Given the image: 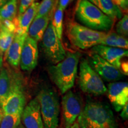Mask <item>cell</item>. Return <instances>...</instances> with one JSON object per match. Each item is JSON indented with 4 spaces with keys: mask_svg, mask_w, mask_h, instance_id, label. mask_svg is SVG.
Listing matches in <instances>:
<instances>
[{
    "mask_svg": "<svg viewBox=\"0 0 128 128\" xmlns=\"http://www.w3.org/2000/svg\"><path fill=\"white\" fill-rule=\"evenodd\" d=\"M76 122L81 128H118L113 112L106 104L88 101Z\"/></svg>",
    "mask_w": 128,
    "mask_h": 128,
    "instance_id": "obj_1",
    "label": "cell"
},
{
    "mask_svg": "<svg viewBox=\"0 0 128 128\" xmlns=\"http://www.w3.org/2000/svg\"><path fill=\"white\" fill-rule=\"evenodd\" d=\"M81 54L68 52L62 61L48 67L49 76L62 94H65L74 86Z\"/></svg>",
    "mask_w": 128,
    "mask_h": 128,
    "instance_id": "obj_2",
    "label": "cell"
},
{
    "mask_svg": "<svg viewBox=\"0 0 128 128\" xmlns=\"http://www.w3.org/2000/svg\"><path fill=\"white\" fill-rule=\"evenodd\" d=\"M76 18L81 25L102 32L109 31L114 22L88 0L80 1L76 11Z\"/></svg>",
    "mask_w": 128,
    "mask_h": 128,
    "instance_id": "obj_3",
    "label": "cell"
},
{
    "mask_svg": "<svg viewBox=\"0 0 128 128\" xmlns=\"http://www.w3.org/2000/svg\"><path fill=\"white\" fill-rule=\"evenodd\" d=\"M66 33L71 44L80 49L101 44L106 34L104 32L90 29L71 20L66 23Z\"/></svg>",
    "mask_w": 128,
    "mask_h": 128,
    "instance_id": "obj_4",
    "label": "cell"
},
{
    "mask_svg": "<svg viewBox=\"0 0 128 128\" xmlns=\"http://www.w3.org/2000/svg\"><path fill=\"white\" fill-rule=\"evenodd\" d=\"M36 97L40 106L44 128H58L60 105L56 92L52 88L44 87Z\"/></svg>",
    "mask_w": 128,
    "mask_h": 128,
    "instance_id": "obj_5",
    "label": "cell"
},
{
    "mask_svg": "<svg viewBox=\"0 0 128 128\" xmlns=\"http://www.w3.org/2000/svg\"><path fill=\"white\" fill-rule=\"evenodd\" d=\"M78 84L83 92L92 96H102L107 92L103 80L86 59L80 64Z\"/></svg>",
    "mask_w": 128,
    "mask_h": 128,
    "instance_id": "obj_6",
    "label": "cell"
},
{
    "mask_svg": "<svg viewBox=\"0 0 128 128\" xmlns=\"http://www.w3.org/2000/svg\"><path fill=\"white\" fill-rule=\"evenodd\" d=\"M42 40L44 55L51 63L58 64L66 56V51L62 40L58 36L52 19L49 22Z\"/></svg>",
    "mask_w": 128,
    "mask_h": 128,
    "instance_id": "obj_7",
    "label": "cell"
},
{
    "mask_svg": "<svg viewBox=\"0 0 128 128\" xmlns=\"http://www.w3.org/2000/svg\"><path fill=\"white\" fill-rule=\"evenodd\" d=\"M26 106V96L22 78L16 74L12 92L1 107L4 114H22Z\"/></svg>",
    "mask_w": 128,
    "mask_h": 128,
    "instance_id": "obj_8",
    "label": "cell"
},
{
    "mask_svg": "<svg viewBox=\"0 0 128 128\" xmlns=\"http://www.w3.org/2000/svg\"><path fill=\"white\" fill-rule=\"evenodd\" d=\"M61 104L64 128H70L82 112V101L79 96L69 90L62 97Z\"/></svg>",
    "mask_w": 128,
    "mask_h": 128,
    "instance_id": "obj_9",
    "label": "cell"
},
{
    "mask_svg": "<svg viewBox=\"0 0 128 128\" xmlns=\"http://www.w3.org/2000/svg\"><path fill=\"white\" fill-rule=\"evenodd\" d=\"M87 61L92 68L102 80L108 82H116L124 77V74L119 69L108 63L94 53H90Z\"/></svg>",
    "mask_w": 128,
    "mask_h": 128,
    "instance_id": "obj_10",
    "label": "cell"
},
{
    "mask_svg": "<svg viewBox=\"0 0 128 128\" xmlns=\"http://www.w3.org/2000/svg\"><path fill=\"white\" fill-rule=\"evenodd\" d=\"M39 50L38 42L27 36L21 53L20 64L21 69L24 71H31L38 65Z\"/></svg>",
    "mask_w": 128,
    "mask_h": 128,
    "instance_id": "obj_11",
    "label": "cell"
},
{
    "mask_svg": "<svg viewBox=\"0 0 128 128\" xmlns=\"http://www.w3.org/2000/svg\"><path fill=\"white\" fill-rule=\"evenodd\" d=\"M21 119L26 128H44L40 106L37 97L26 106L21 115Z\"/></svg>",
    "mask_w": 128,
    "mask_h": 128,
    "instance_id": "obj_12",
    "label": "cell"
},
{
    "mask_svg": "<svg viewBox=\"0 0 128 128\" xmlns=\"http://www.w3.org/2000/svg\"><path fill=\"white\" fill-rule=\"evenodd\" d=\"M110 103L116 112H119L128 103V84L124 81L110 83L107 89Z\"/></svg>",
    "mask_w": 128,
    "mask_h": 128,
    "instance_id": "obj_13",
    "label": "cell"
},
{
    "mask_svg": "<svg viewBox=\"0 0 128 128\" xmlns=\"http://www.w3.org/2000/svg\"><path fill=\"white\" fill-rule=\"evenodd\" d=\"M92 52L97 54L113 66L120 70L121 60L127 56L128 51L126 49L113 48L102 44H98L92 48Z\"/></svg>",
    "mask_w": 128,
    "mask_h": 128,
    "instance_id": "obj_14",
    "label": "cell"
},
{
    "mask_svg": "<svg viewBox=\"0 0 128 128\" xmlns=\"http://www.w3.org/2000/svg\"><path fill=\"white\" fill-rule=\"evenodd\" d=\"M28 36V34L16 32L13 40L6 52V58L10 65L14 68H17L19 66L22 48Z\"/></svg>",
    "mask_w": 128,
    "mask_h": 128,
    "instance_id": "obj_15",
    "label": "cell"
},
{
    "mask_svg": "<svg viewBox=\"0 0 128 128\" xmlns=\"http://www.w3.org/2000/svg\"><path fill=\"white\" fill-rule=\"evenodd\" d=\"M39 6V2L34 1L23 14L18 15V17L15 19L17 26L16 32L28 34V28L36 17Z\"/></svg>",
    "mask_w": 128,
    "mask_h": 128,
    "instance_id": "obj_16",
    "label": "cell"
},
{
    "mask_svg": "<svg viewBox=\"0 0 128 128\" xmlns=\"http://www.w3.org/2000/svg\"><path fill=\"white\" fill-rule=\"evenodd\" d=\"M54 8L55 7L52 12L45 16L39 18H34L28 28V36L36 40L37 42L41 40L49 22L52 19Z\"/></svg>",
    "mask_w": 128,
    "mask_h": 128,
    "instance_id": "obj_17",
    "label": "cell"
},
{
    "mask_svg": "<svg viewBox=\"0 0 128 128\" xmlns=\"http://www.w3.org/2000/svg\"><path fill=\"white\" fill-rule=\"evenodd\" d=\"M16 74H12L6 67L0 70V108L10 94L13 86Z\"/></svg>",
    "mask_w": 128,
    "mask_h": 128,
    "instance_id": "obj_18",
    "label": "cell"
},
{
    "mask_svg": "<svg viewBox=\"0 0 128 128\" xmlns=\"http://www.w3.org/2000/svg\"><path fill=\"white\" fill-rule=\"evenodd\" d=\"M113 21L123 17L122 11L112 0H88Z\"/></svg>",
    "mask_w": 128,
    "mask_h": 128,
    "instance_id": "obj_19",
    "label": "cell"
},
{
    "mask_svg": "<svg viewBox=\"0 0 128 128\" xmlns=\"http://www.w3.org/2000/svg\"><path fill=\"white\" fill-rule=\"evenodd\" d=\"M54 14L52 20L53 25L56 32V34L59 39L62 40V34H63V19H64V10L59 4V0H56Z\"/></svg>",
    "mask_w": 128,
    "mask_h": 128,
    "instance_id": "obj_20",
    "label": "cell"
},
{
    "mask_svg": "<svg viewBox=\"0 0 128 128\" xmlns=\"http://www.w3.org/2000/svg\"><path fill=\"white\" fill-rule=\"evenodd\" d=\"M18 0H10L0 8V17L3 19L14 22L16 18Z\"/></svg>",
    "mask_w": 128,
    "mask_h": 128,
    "instance_id": "obj_21",
    "label": "cell"
},
{
    "mask_svg": "<svg viewBox=\"0 0 128 128\" xmlns=\"http://www.w3.org/2000/svg\"><path fill=\"white\" fill-rule=\"evenodd\" d=\"M15 33L12 32L2 26H0V55L7 52L12 40Z\"/></svg>",
    "mask_w": 128,
    "mask_h": 128,
    "instance_id": "obj_22",
    "label": "cell"
},
{
    "mask_svg": "<svg viewBox=\"0 0 128 128\" xmlns=\"http://www.w3.org/2000/svg\"><path fill=\"white\" fill-rule=\"evenodd\" d=\"M21 115L4 114L0 124V128H17L20 125Z\"/></svg>",
    "mask_w": 128,
    "mask_h": 128,
    "instance_id": "obj_23",
    "label": "cell"
},
{
    "mask_svg": "<svg viewBox=\"0 0 128 128\" xmlns=\"http://www.w3.org/2000/svg\"><path fill=\"white\" fill-rule=\"evenodd\" d=\"M56 0H42L39 4L38 12L35 18H39L49 14L55 7Z\"/></svg>",
    "mask_w": 128,
    "mask_h": 128,
    "instance_id": "obj_24",
    "label": "cell"
},
{
    "mask_svg": "<svg viewBox=\"0 0 128 128\" xmlns=\"http://www.w3.org/2000/svg\"><path fill=\"white\" fill-rule=\"evenodd\" d=\"M117 34L126 37L128 35V17L127 14L124 15L117 23L116 26Z\"/></svg>",
    "mask_w": 128,
    "mask_h": 128,
    "instance_id": "obj_25",
    "label": "cell"
},
{
    "mask_svg": "<svg viewBox=\"0 0 128 128\" xmlns=\"http://www.w3.org/2000/svg\"><path fill=\"white\" fill-rule=\"evenodd\" d=\"M118 34L116 33H108L106 34V36L104 39L103 42L101 44L110 47L117 48V42H118Z\"/></svg>",
    "mask_w": 128,
    "mask_h": 128,
    "instance_id": "obj_26",
    "label": "cell"
},
{
    "mask_svg": "<svg viewBox=\"0 0 128 128\" xmlns=\"http://www.w3.org/2000/svg\"><path fill=\"white\" fill-rule=\"evenodd\" d=\"M34 1H35V0H20L18 15L23 14Z\"/></svg>",
    "mask_w": 128,
    "mask_h": 128,
    "instance_id": "obj_27",
    "label": "cell"
},
{
    "mask_svg": "<svg viewBox=\"0 0 128 128\" xmlns=\"http://www.w3.org/2000/svg\"><path fill=\"white\" fill-rule=\"evenodd\" d=\"M117 48L127 50L128 48V40L127 38H126V37L118 34V42H117Z\"/></svg>",
    "mask_w": 128,
    "mask_h": 128,
    "instance_id": "obj_28",
    "label": "cell"
},
{
    "mask_svg": "<svg viewBox=\"0 0 128 128\" xmlns=\"http://www.w3.org/2000/svg\"><path fill=\"white\" fill-rule=\"evenodd\" d=\"M116 6H118L121 10L127 12L128 7V0H112Z\"/></svg>",
    "mask_w": 128,
    "mask_h": 128,
    "instance_id": "obj_29",
    "label": "cell"
},
{
    "mask_svg": "<svg viewBox=\"0 0 128 128\" xmlns=\"http://www.w3.org/2000/svg\"><path fill=\"white\" fill-rule=\"evenodd\" d=\"M121 113H120V117L122 118L123 120H126L128 119V103L126 104L125 106L122 108L121 110Z\"/></svg>",
    "mask_w": 128,
    "mask_h": 128,
    "instance_id": "obj_30",
    "label": "cell"
},
{
    "mask_svg": "<svg viewBox=\"0 0 128 128\" xmlns=\"http://www.w3.org/2000/svg\"><path fill=\"white\" fill-rule=\"evenodd\" d=\"M70 2V0H59V4L64 11L66 9Z\"/></svg>",
    "mask_w": 128,
    "mask_h": 128,
    "instance_id": "obj_31",
    "label": "cell"
},
{
    "mask_svg": "<svg viewBox=\"0 0 128 128\" xmlns=\"http://www.w3.org/2000/svg\"><path fill=\"white\" fill-rule=\"evenodd\" d=\"M4 112H3L2 108H0V124H1V120H2L3 118V116H4Z\"/></svg>",
    "mask_w": 128,
    "mask_h": 128,
    "instance_id": "obj_32",
    "label": "cell"
},
{
    "mask_svg": "<svg viewBox=\"0 0 128 128\" xmlns=\"http://www.w3.org/2000/svg\"><path fill=\"white\" fill-rule=\"evenodd\" d=\"M10 0H0V8L2 7L7 2H8Z\"/></svg>",
    "mask_w": 128,
    "mask_h": 128,
    "instance_id": "obj_33",
    "label": "cell"
},
{
    "mask_svg": "<svg viewBox=\"0 0 128 128\" xmlns=\"http://www.w3.org/2000/svg\"><path fill=\"white\" fill-rule=\"evenodd\" d=\"M70 128H80V126L78 125V123L76 122H75L74 124Z\"/></svg>",
    "mask_w": 128,
    "mask_h": 128,
    "instance_id": "obj_34",
    "label": "cell"
},
{
    "mask_svg": "<svg viewBox=\"0 0 128 128\" xmlns=\"http://www.w3.org/2000/svg\"><path fill=\"white\" fill-rule=\"evenodd\" d=\"M2 62H3L2 57V56H0V70H1V68H2Z\"/></svg>",
    "mask_w": 128,
    "mask_h": 128,
    "instance_id": "obj_35",
    "label": "cell"
},
{
    "mask_svg": "<svg viewBox=\"0 0 128 128\" xmlns=\"http://www.w3.org/2000/svg\"><path fill=\"white\" fill-rule=\"evenodd\" d=\"M23 128V127H22V126H21V125H20V126H18V128Z\"/></svg>",
    "mask_w": 128,
    "mask_h": 128,
    "instance_id": "obj_36",
    "label": "cell"
},
{
    "mask_svg": "<svg viewBox=\"0 0 128 128\" xmlns=\"http://www.w3.org/2000/svg\"><path fill=\"white\" fill-rule=\"evenodd\" d=\"M73 0H70V2H71V1H72Z\"/></svg>",
    "mask_w": 128,
    "mask_h": 128,
    "instance_id": "obj_37",
    "label": "cell"
}]
</instances>
